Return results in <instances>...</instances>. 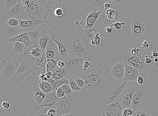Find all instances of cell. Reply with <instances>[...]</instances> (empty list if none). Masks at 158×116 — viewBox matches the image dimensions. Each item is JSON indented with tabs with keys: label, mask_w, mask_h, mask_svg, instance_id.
<instances>
[{
	"label": "cell",
	"mask_w": 158,
	"mask_h": 116,
	"mask_svg": "<svg viewBox=\"0 0 158 116\" xmlns=\"http://www.w3.org/2000/svg\"><path fill=\"white\" fill-rule=\"evenodd\" d=\"M87 2L94 7L102 8H105L104 5L106 3H112L111 0H87Z\"/></svg>",
	"instance_id": "d6a6232c"
},
{
	"label": "cell",
	"mask_w": 158,
	"mask_h": 116,
	"mask_svg": "<svg viewBox=\"0 0 158 116\" xmlns=\"http://www.w3.org/2000/svg\"><path fill=\"white\" fill-rule=\"evenodd\" d=\"M28 36V34L27 32H24L20 35L16 36L15 37L9 40L8 42L13 43L17 41L22 42L25 38Z\"/></svg>",
	"instance_id": "74e56055"
},
{
	"label": "cell",
	"mask_w": 158,
	"mask_h": 116,
	"mask_svg": "<svg viewBox=\"0 0 158 116\" xmlns=\"http://www.w3.org/2000/svg\"><path fill=\"white\" fill-rule=\"evenodd\" d=\"M50 38L46 33L40 38L39 41V45L43 53L45 52L46 46Z\"/></svg>",
	"instance_id": "836d02e7"
},
{
	"label": "cell",
	"mask_w": 158,
	"mask_h": 116,
	"mask_svg": "<svg viewBox=\"0 0 158 116\" xmlns=\"http://www.w3.org/2000/svg\"><path fill=\"white\" fill-rule=\"evenodd\" d=\"M141 85L138 83L128 82L119 97L118 101L124 108L131 107L132 98L134 94Z\"/></svg>",
	"instance_id": "52a82bcc"
},
{
	"label": "cell",
	"mask_w": 158,
	"mask_h": 116,
	"mask_svg": "<svg viewBox=\"0 0 158 116\" xmlns=\"http://www.w3.org/2000/svg\"><path fill=\"white\" fill-rule=\"evenodd\" d=\"M46 75L48 79H49L52 77V72H46Z\"/></svg>",
	"instance_id": "91938a15"
},
{
	"label": "cell",
	"mask_w": 158,
	"mask_h": 116,
	"mask_svg": "<svg viewBox=\"0 0 158 116\" xmlns=\"http://www.w3.org/2000/svg\"><path fill=\"white\" fill-rule=\"evenodd\" d=\"M103 116H105V115H103Z\"/></svg>",
	"instance_id": "003e7915"
},
{
	"label": "cell",
	"mask_w": 158,
	"mask_h": 116,
	"mask_svg": "<svg viewBox=\"0 0 158 116\" xmlns=\"http://www.w3.org/2000/svg\"><path fill=\"white\" fill-rule=\"evenodd\" d=\"M149 100L148 92L144 86L141 85L132 98L131 108L135 112L140 110Z\"/></svg>",
	"instance_id": "8fae6325"
},
{
	"label": "cell",
	"mask_w": 158,
	"mask_h": 116,
	"mask_svg": "<svg viewBox=\"0 0 158 116\" xmlns=\"http://www.w3.org/2000/svg\"><path fill=\"white\" fill-rule=\"evenodd\" d=\"M46 72V69L39 67L28 77H26L19 83L16 85V88L19 91L26 92L35 84L39 85L40 79L39 77L43 72Z\"/></svg>",
	"instance_id": "ba28073f"
},
{
	"label": "cell",
	"mask_w": 158,
	"mask_h": 116,
	"mask_svg": "<svg viewBox=\"0 0 158 116\" xmlns=\"http://www.w3.org/2000/svg\"><path fill=\"white\" fill-rule=\"evenodd\" d=\"M19 1V0H6L5 6V10L7 12L8 11L16 5Z\"/></svg>",
	"instance_id": "ab89813d"
},
{
	"label": "cell",
	"mask_w": 158,
	"mask_h": 116,
	"mask_svg": "<svg viewBox=\"0 0 158 116\" xmlns=\"http://www.w3.org/2000/svg\"><path fill=\"white\" fill-rule=\"evenodd\" d=\"M80 36V31H78L72 39L69 56L85 58L86 59V51L82 42L81 40Z\"/></svg>",
	"instance_id": "4fadbf2b"
},
{
	"label": "cell",
	"mask_w": 158,
	"mask_h": 116,
	"mask_svg": "<svg viewBox=\"0 0 158 116\" xmlns=\"http://www.w3.org/2000/svg\"><path fill=\"white\" fill-rule=\"evenodd\" d=\"M134 116H151L149 114L143 110L135 112Z\"/></svg>",
	"instance_id": "f5cc1de1"
},
{
	"label": "cell",
	"mask_w": 158,
	"mask_h": 116,
	"mask_svg": "<svg viewBox=\"0 0 158 116\" xmlns=\"http://www.w3.org/2000/svg\"><path fill=\"white\" fill-rule=\"evenodd\" d=\"M40 49V47L33 48H29V47L28 48L27 47L26 55L30 54L32 56L36 58L37 59H39L43 55V54H41L42 51Z\"/></svg>",
	"instance_id": "1f68e13d"
},
{
	"label": "cell",
	"mask_w": 158,
	"mask_h": 116,
	"mask_svg": "<svg viewBox=\"0 0 158 116\" xmlns=\"http://www.w3.org/2000/svg\"><path fill=\"white\" fill-rule=\"evenodd\" d=\"M56 94L58 97L60 98L64 97L66 96L63 90L61 87L57 90Z\"/></svg>",
	"instance_id": "816d5d0a"
},
{
	"label": "cell",
	"mask_w": 158,
	"mask_h": 116,
	"mask_svg": "<svg viewBox=\"0 0 158 116\" xmlns=\"http://www.w3.org/2000/svg\"><path fill=\"white\" fill-rule=\"evenodd\" d=\"M14 116H19V115H15Z\"/></svg>",
	"instance_id": "03108f58"
},
{
	"label": "cell",
	"mask_w": 158,
	"mask_h": 116,
	"mask_svg": "<svg viewBox=\"0 0 158 116\" xmlns=\"http://www.w3.org/2000/svg\"><path fill=\"white\" fill-rule=\"evenodd\" d=\"M124 22L119 21H113L110 26L113 29V32L111 35L114 38H124L127 37V29L125 26Z\"/></svg>",
	"instance_id": "ffe728a7"
},
{
	"label": "cell",
	"mask_w": 158,
	"mask_h": 116,
	"mask_svg": "<svg viewBox=\"0 0 158 116\" xmlns=\"http://www.w3.org/2000/svg\"><path fill=\"white\" fill-rule=\"evenodd\" d=\"M112 4L115 7H120L125 5L126 0H111Z\"/></svg>",
	"instance_id": "f6af8a7d"
},
{
	"label": "cell",
	"mask_w": 158,
	"mask_h": 116,
	"mask_svg": "<svg viewBox=\"0 0 158 116\" xmlns=\"http://www.w3.org/2000/svg\"><path fill=\"white\" fill-rule=\"evenodd\" d=\"M57 64L58 66L59 67L63 68L65 66V63L64 62V61L62 60L59 61L57 62Z\"/></svg>",
	"instance_id": "680465c9"
},
{
	"label": "cell",
	"mask_w": 158,
	"mask_h": 116,
	"mask_svg": "<svg viewBox=\"0 0 158 116\" xmlns=\"http://www.w3.org/2000/svg\"><path fill=\"white\" fill-rule=\"evenodd\" d=\"M13 52L15 53L26 55L27 48L24 43L20 42L14 43Z\"/></svg>",
	"instance_id": "f1b7e54d"
},
{
	"label": "cell",
	"mask_w": 158,
	"mask_h": 116,
	"mask_svg": "<svg viewBox=\"0 0 158 116\" xmlns=\"http://www.w3.org/2000/svg\"><path fill=\"white\" fill-rule=\"evenodd\" d=\"M47 64V59L45 53H43L42 56L38 59H36V64L38 66L46 69V66Z\"/></svg>",
	"instance_id": "d590c367"
},
{
	"label": "cell",
	"mask_w": 158,
	"mask_h": 116,
	"mask_svg": "<svg viewBox=\"0 0 158 116\" xmlns=\"http://www.w3.org/2000/svg\"><path fill=\"white\" fill-rule=\"evenodd\" d=\"M65 9L64 7H56L54 10L53 17L56 18L63 17L65 16Z\"/></svg>",
	"instance_id": "e575fe53"
},
{
	"label": "cell",
	"mask_w": 158,
	"mask_h": 116,
	"mask_svg": "<svg viewBox=\"0 0 158 116\" xmlns=\"http://www.w3.org/2000/svg\"><path fill=\"white\" fill-rule=\"evenodd\" d=\"M29 20H19V25L18 26L24 32L31 31L35 29L45 21L39 20L31 16L27 15Z\"/></svg>",
	"instance_id": "ac0fdd59"
},
{
	"label": "cell",
	"mask_w": 158,
	"mask_h": 116,
	"mask_svg": "<svg viewBox=\"0 0 158 116\" xmlns=\"http://www.w3.org/2000/svg\"><path fill=\"white\" fill-rule=\"evenodd\" d=\"M47 59H53L57 62L61 60L57 43L50 39L46 46L44 52Z\"/></svg>",
	"instance_id": "d6986e66"
},
{
	"label": "cell",
	"mask_w": 158,
	"mask_h": 116,
	"mask_svg": "<svg viewBox=\"0 0 158 116\" xmlns=\"http://www.w3.org/2000/svg\"><path fill=\"white\" fill-rule=\"evenodd\" d=\"M36 59L30 54L26 56L15 73L10 78L14 85L19 84L37 69L38 66L36 64Z\"/></svg>",
	"instance_id": "277c9868"
},
{
	"label": "cell",
	"mask_w": 158,
	"mask_h": 116,
	"mask_svg": "<svg viewBox=\"0 0 158 116\" xmlns=\"http://www.w3.org/2000/svg\"><path fill=\"white\" fill-rule=\"evenodd\" d=\"M145 56L143 52L136 56H133L130 52L124 53L123 60L126 63L138 71L141 70L145 66Z\"/></svg>",
	"instance_id": "5bb4252c"
},
{
	"label": "cell",
	"mask_w": 158,
	"mask_h": 116,
	"mask_svg": "<svg viewBox=\"0 0 158 116\" xmlns=\"http://www.w3.org/2000/svg\"><path fill=\"white\" fill-rule=\"evenodd\" d=\"M131 28L133 36L135 37L138 38L144 34L146 28L141 20L135 19L132 21Z\"/></svg>",
	"instance_id": "603a6c76"
},
{
	"label": "cell",
	"mask_w": 158,
	"mask_h": 116,
	"mask_svg": "<svg viewBox=\"0 0 158 116\" xmlns=\"http://www.w3.org/2000/svg\"><path fill=\"white\" fill-rule=\"evenodd\" d=\"M90 63L89 61H84L83 64V71H86L87 68L90 66Z\"/></svg>",
	"instance_id": "11a10c76"
},
{
	"label": "cell",
	"mask_w": 158,
	"mask_h": 116,
	"mask_svg": "<svg viewBox=\"0 0 158 116\" xmlns=\"http://www.w3.org/2000/svg\"><path fill=\"white\" fill-rule=\"evenodd\" d=\"M110 4H111L108 2L106 3L104 5V8L106 10H108L110 6Z\"/></svg>",
	"instance_id": "be15d7a7"
},
{
	"label": "cell",
	"mask_w": 158,
	"mask_h": 116,
	"mask_svg": "<svg viewBox=\"0 0 158 116\" xmlns=\"http://www.w3.org/2000/svg\"><path fill=\"white\" fill-rule=\"evenodd\" d=\"M101 42V38L98 33H97L94 38L92 40V44L97 46L100 44Z\"/></svg>",
	"instance_id": "7dc6e473"
},
{
	"label": "cell",
	"mask_w": 158,
	"mask_h": 116,
	"mask_svg": "<svg viewBox=\"0 0 158 116\" xmlns=\"http://www.w3.org/2000/svg\"><path fill=\"white\" fill-rule=\"evenodd\" d=\"M56 110L55 109L52 108L48 112L47 116H56Z\"/></svg>",
	"instance_id": "db71d44e"
},
{
	"label": "cell",
	"mask_w": 158,
	"mask_h": 116,
	"mask_svg": "<svg viewBox=\"0 0 158 116\" xmlns=\"http://www.w3.org/2000/svg\"><path fill=\"white\" fill-rule=\"evenodd\" d=\"M8 24L13 27H17L19 26V20L14 18H10L8 22Z\"/></svg>",
	"instance_id": "c3c4849f"
},
{
	"label": "cell",
	"mask_w": 158,
	"mask_h": 116,
	"mask_svg": "<svg viewBox=\"0 0 158 116\" xmlns=\"http://www.w3.org/2000/svg\"><path fill=\"white\" fill-rule=\"evenodd\" d=\"M32 102L36 108L41 106L45 99L47 94L44 93L38 84H35L28 91Z\"/></svg>",
	"instance_id": "e0dca14e"
},
{
	"label": "cell",
	"mask_w": 158,
	"mask_h": 116,
	"mask_svg": "<svg viewBox=\"0 0 158 116\" xmlns=\"http://www.w3.org/2000/svg\"><path fill=\"white\" fill-rule=\"evenodd\" d=\"M125 71L124 63H118L114 65L112 68V75L114 77L120 80L123 78Z\"/></svg>",
	"instance_id": "d4e9b609"
},
{
	"label": "cell",
	"mask_w": 158,
	"mask_h": 116,
	"mask_svg": "<svg viewBox=\"0 0 158 116\" xmlns=\"http://www.w3.org/2000/svg\"><path fill=\"white\" fill-rule=\"evenodd\" d=\"M57 62L53 59H47L46 72H52L55 68L58 67Z\"/></svg>",
	"instance_id": "8d00e7d4"
},
{
	"label": "cell",
	"mask_w": 158,
	"mask_h": 116,
	"mask_svg": "<svg viewBox=\"0 0 158 116\" xmlns=\"http://www.w3.org/2000/svg\"><path fill=\"white\" fill-rule=\"evenodd\" d=\"M69 85L73 91L78 92L81 90V88H80L76 82L75 79H69Z\"/></svg>",
	"instance_id": "b9f144b4"
},
{
	"label": "cell",
	"mask_w": 158,
	"mask_h": 116,
	"mask_svg": "<svg viewBox=\"0 0 158 116\" xmlns=\"http://www.w3.org/2000/svg\"><path fill=\"white\" fill-rule=\"evenodd\" d=\"M51 39L57 44L61 60L69 56L72 40L70 38L65 35L56 33L51 36Z\"/></svg>",
	"instance_id": "9c48e42d"
},
{
	"label": "cell",
	"mask_w": 158,
	"mask_h": 116,
	"mask_svg": "<svg viewBox=\"0 0 158 116\" xmlns=\"http://www.w3.org/2000/svg\"><path fill=\"white\" fill-rule=\"evenodd\" d=\"M99 32L98 29L95 28L94 31L91 33H85L83 29L80 31V38L85 47L87 53L86 59L88 61L92 60L94 53L97 50V46L92 44L91 41Z\"/></svg>",
	"instance_id": "30bf717a"
},
{
	"label": "cell",
	"mask_w": 158,
	"mask_h": 116,
	"mask_svg": "<svg viewBox=\"0 0 158 116\" xmlns=\"http://www.w3.org/2000/svg\"><path fill=\"white\" fill-rule=\"evenodd\" d=\"M137 82L139 84L142 85L143 82H144V79L142 76H139Z\"/></svg>",
	"instance_id": "6f0895ef"
},
{
	"label": "cell",
	"mask_w": 158,
	"mask_h": 116,
	"mask_svg": "<svg viewBox=\"0 0 158 116\" xmlns=\"http://www.w3.org/2000/svg\"><path fill=\"white\" fill-rule=\"evenodd\" d=\"M52 76L51 78L56 80H59L67 78V72L65 68L59 67L55 68L52 72Z\"/></svg>",
	"instance_id": "83f0119b"
},
{
	"label": "cell",
	"mask_w": 158,
	"mask_h": 116,
	"mask_svg": "<svg viewBox=\"0 0 158 116\" xmlns=\"http://www.w3.org/2000/svg\"><path fill=\"white\" fill-rule=\"evenodd\" d=\"M75 80L78 85L81 88L84 87L85 85V82L83 79L79 77L75 78Z\"/></svg>",
	"instance_id": "681fc988"
},
{
	"label": "cell",
	"mask_w": 158,
	"mask_h": 116,
	"mask_svg": "<svg viewBox=\"0 0 158 116\" xmlns=\"http://www.w3.org/2000/svg\"><path fill=\"white\" fill-rule=\"evenodd\" d=\"M102 12V10L97 12L96 10H95L88 14L86 19V25L84 27V29L93 28L94 24Z\"/></svg>",
	"instance_id": "4316f807"
},
{
	"label": "cell",
	"mask_w": 158,
	"mask_h": 116,
	"mask_svg": "<svg viewBox=\"0 0 158 116\" xmlns=\"http://www.w3.org/2000/svg\"><path fill=\"white\" fill-rule=\"evenodd\" d=\"M123 108L117 100L108 105H105L101 110L103 115L106 112L111 114L113 116H122Z\"/></svg>",
	"instance_id": "44dd1931"
},
{
	"label": "cell",
	"mask_w": 158,
	"mask_h": 116,
	"mask_svg": "<svg viewBox=\"0 0 158 116\" xmlns=\"http://www.w3.org/2000/svg\"><path fill=\"white\" fill-rule=\"evenodd\" d=\"M152 61L149 58H145V62L146 64H149L151 63Z\"/></svg>",
	"instance_id": "6125c7cd"
},
{
	"label": "cell",
	"mask_w": 158,
	"mask_h": 116,
	"mask_svg": "<svg viewBox=\"0 0 158 116\" xmlns=\"http://www.w3.org/2000/svg\"><path fill=\"white\" fill-rule=\"evenodd\" d=\"M79 77L85 81L84 87L91 92H105L114 84L111 72L102 63L90 64L86 71L83 70Z\"/></svg>",
	"instance_id": "6da1fadb"
},
{
	"label": "cell",
	"mask_w": 158,
	"mask_h": 116,
	"mask_svg": "<svg viewBox=\"0 0 158 116\" xmlns=\"http://www.w3.org/2000/svg\"><path fill=\"white\" fill-rule=\"evenodd\" d=\"M19 116H43L35 112H33L30 111H25L24 113L19 115Z\"/></svg>",
	"instance_id": "f907efd6"
},
{
	"label": "cell",
	"mask_w": 158,
	"mask_h": 116,
	"mask_svg": "<svg viewBox=\"0 0 158 116\" xmlns=\"http://www.w3.org/2000/svg\"><path fill=\"white\" fill-rule=\"evenodd\" d=\"M47 81L52 85L54 88V90H57L59 88L65 83L69 84V80L65 78L59 79V80H56L51 78L48 79Z\"/></svg>",
	"instance_id": "f546056e"
},
{
	"label": "cell",
	"mask_w": 158,
	"mask_h": 116,
	"mask_svg": "<svg viewBox=\"0 0 158 116\" xmlns=\"http://www.w3.org/2000/svg\"><path fill=\"white\" fill-rule=\"evenodd\" d=\"M112 32V28L111 26H109L105 29H102L101 31V34L103 37H106L111 35Z\"/></svg>",
	"instance_id": "60d3db41"
},
{
	"label": "cell",
	"mask_w": 158,
	"mask_h": 116,
	"mask_svg": "<svg viewBox=\"0 0 158 116\" xmlns=\"http://www.w3.org/2000/svg\"><path fill=\"white\" fill-rule=\"evenodd\" d=\"M135 111L131 108H123L122 116H133Z\"/></svg>",
	"instance_id": "bcb514c9"
},
{
	"label": "cell",
	"mask_w": 158,
	"mask_h": 116,
	"mask_svg": "<svg viewBox=\"0 0 158 116\" xmlns=\"http://www.w3.org/2000/svg\"><path fill=\"white\" fill-rule=\"evenodd\" d=\"M125 71L123 80L127 82L137 81L139 76V71L126 63H124Z\"/></svg>",
	"instance_id": "cb8c5ba5"
},
{
	"label": "cell",
	"mask_w": 158,
	"mask_h": 116,
	"mask_svg": "<svg viewBox=\"0 0 158 116\" xmlns=\"http://www.w3.org/2000/svg\"><path fill=\"white\" fill-rule=\"evenodd\" d=\"M27 55L17 54L14 52L6 53L1 56L0 69L3 77L10 79Z\"/></svg>",
	"instance_id": "3957f363"
},
{
	"label": "cell",
	"mask_w": 158,
	"mask_h": 116,
	"mask_svg": "<svg viewBox=\"0 0 158 116\" xmlns=\"http://www.w3.org/2000/svg\"><path fill=\"white\" fill-rule=\"evenodd\" d=\"M127 82L119 80L114 83L113 86L102 95L105 105H108L118 100L126 86Z\"/></svg>",
	"instance_id": "8992f818"
},
{
	"label": "cell",
	"mask_w": 158,
	"mask_h": 116,
	"mask_svg": "<svg viewBox=\"0 0 158 116\" xmlns=\"http://www.w3.org/2000/svg\"><path fill=\"white\" fill-rule=\"evenodd\" d=\"M61 60L65 63L64 68L67 70V76L66 79H75L79 77L83 69L84 61H88L85 58L67 56Z\"/></svg>",
	"instance_id": "5b68a950"
},
{
	"label": "cell",
	"mask_w": 158,
	"mask_h": 116,
	"mask_svg": "<svg viewBox=\"0 0 158 116\" xmlns=\"http://www.w3.org/2000/svg\"><path fill=\"white\" fill-rule=\"evenodd\" d=\"M53 25L50 24L48 21H45L35 30L28 31V36L33 43L35 48L40 47L39 45V39L45 34V32Z\"/></svg>",
	"instance_id": "9a60e30c"
},
{
	"label": "cell",
	"mask_w": 158,
	"mask_h": 116,
	"mask_svg": "<svg viewBox=\"0 0 158 116\" xmlns=\"http://www.w3.org/2000/svg\"><path fill=\"white\" fill-rule=\"evenodd\" d=\"M2 106L3 108L6 109H9V108L10 107V103L9 102H6V101H5V102H3L2 104Z\"/></svg>",
	"instance_id": "9f6ffc18"
},
{
	"label": "cell",
	"mask_w": 158,
	"mask_h": 116,
	"mask_svg": "<svg viewBox=\"0 0 158 116\" xmlns=\"http://www.w3.org/2000/svg\"><path fill=\"white\" fill-rule=\"evenodd\" d=\"M26 12L27 15L36 19L48 21L49 17L51 0H20Z\"/></svg>",
	"instance_id": "7a4b0ae2"
},
{
	"label": "cell",
	"mask_w": 158,
	"mask_h": 116,
	"mask_svg": "<svg viewBox=\"0 0 158 116\" xmlns=\"http://www.w3.org/2000/svg\"><path fill=\"white\" fill-rule=\"evenodd\" d=\"M52 107H41L37 108H36L37 111H39L41 113V115L43 116H47L48 112L50 109L52 108Z\"/></svg>",
	"instance_id": "ee69618b"
},
{
	"label": "cell",
	"mask_w": 158,
	"mask_h": 116,
	"mask_svg": "<svg viewBox=\"0 0 158 116\" xmlns=\"http://www.w3.org/2000/svg\"><path fill=\"white\" fill-rule=\"evenodd\" d=\"M23 32L18 26L13 27L8 24H3L0 27V39L2 41L8 42L9 40Z\"/></svg>",
	"instance_id": "2e32d148"
},
{
	"label": "cell",
	"mask_w": 158,
	"mask_h": 116,
	"mask_svg": "<svg viewBox=\"0 0 158 116\" xmlns=\"http://www.w3.org/2000/svg\"><path fill=\"white\" fill-rule=\"evenodd\" d=\"M106 16L109 20L114 21L116 19L117 14L116 11L114 9H110L106 11Z\"/></svg>",
	"instance_id": "f35d334b"
},
{
	"label": "cell",
	"mask_w": 158,
	"mask_h": 116,
	"mask_svg": "<svg viewBox=\"0 0 158 116\" xmlns=\"http://www.w3.org/2000/svg\"><path fill=\"white\" fill-rule=\"evenodd\" d=\"M66 95H69L72 93L73 91L69 84L65 83L61 86Z\"/></svg>",
	"instance_id": "7bdbcfd3"
},
{
	"label": "cell",
	"mask_w": 158,
	"mask_h": 116,
	"mask_svg": "<svg viewBox=\"0 0 158 116\" xmlns=\"http://www.w3.org/2000/svg\"><path fill=\"white\" fill-rule=\"evenodd\" d=\"M5 101H6L5 100L2 99L1 97H0V108L1 109L2 107V104L3 102H5Z\"/></svg>",
	"instance_id": "94428289"
},
{
	"label": "cell",
	"mask_w": 158,
	"mask_h": 116,
	"mask_svg": "<svg viewBox=\"0 0 158 116\" xmlns=\"http://www.w3.org/2000/svg\"><path fill=\"white\" fill-rule=\"evenodd\" d=\"M59 99L57 95L56 90H53L52 92L47 94L45 99L40 107H52L57 103Z\"/></svg>",
	"instance_id": "484cf974"
},
{
	"label": "cell",
	"mask_w": 158,
	"mask_h": 116,
	"mask_svg": "<svg viewBox=\"0 0 158 116\" xmlns=\"http://www.w3.org/2000/svg\"><path fill=\"white\" fill-rule=\"evenodd\" d=\"M74 107V101L69 95L59 99L52 108L56 110V116H60L70 114Z\"/></svg>",
	"instance_id": "7c38bea8"
},
{
	"label": "cell",
	"mask_w": 158,
	"mask_h": 116,
	"mask_svg": "<svg viewBox=\"0 0 158 116\" xmlns=\"http://www.w3.org/2000/svg\"><path fill=\"white\" fill-rule=\"evenodd\" d=\"M7 15L10 18H14L18 20L22 19V18L27 15L24 7L20 1L13 8L7 12Z\"/></svg>",
	"instance_id": "7402d4cb"
},
{
	"label": "cell",
	"mask_w": 158,
	"mask_h": 116,
	"mask_svg": "<svg viewBox=\"0 0 158 116\" xmlns=\"http://www.w3.org/2000/svg\"><path fill=\"white\" fill-rule=\"evenodd\" d=\"M60 116H76L74 114H65L64 115H62Z\"/></svg>",
	"instance_id": "e7e4bbea"
},
{
	"label": "cell",
	"mask_w": 158,
	"mask_h": 116,
	"mask_svg": "<svg viewBox=\"0 0 158 116\" xmlns=\"http://www.w3.org/2000/svg\"><path fill=\"white\" fill-rule=\"evenodd\" d=\"M38 85L42 91L46 94H48L54 90L52 85L47 81H40Z\"/></svg>",
	"instance_id": "4dcf8cb0"
}]
</instances>
